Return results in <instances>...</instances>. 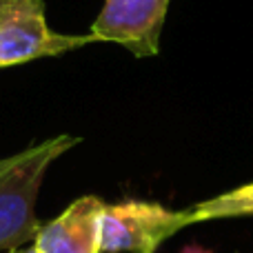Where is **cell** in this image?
<instances>
[{
  "mask_svg": "<svg viewBox=\"0 0 253 253\" xmlns=\"http://www.w3.org/2000/svg\"><path fill=\"white\" fill-rule=\"evenodd\" d=\"M80 138L60 133L0 158V253L34 245L42 224L36 202L49 167L76 147Z\"/></svg>",
  "mask_w": 253,
  "mask_h": 253,
  "instance_id": "1",
  "label": "cell"
},
{
  "mask_svg": "<svg viewBox=\"0 0 253 253\" xmlns=\"http://www.w3.org/2000/svg\"><path fill=\"white\" fill-rule=\"evenodd\" d=\"M44 16V0H0V69L98 42L91 34H58Z\"/></svg>",
  "mask_w": 253,
  "mask_h": 253,
  "instance_id": "2",
  "label": "cell"
},
{
  "mask_svg": "<svg viewBox=\"0 0 253 253\" xmlns=\"http://www.w3.org/2000/svg\"><path fill=\"white\" fill-rule=\"evenodd\" d=\"M189 227L187 209L158 202L123 200L105 205L100 215V253H156L165 240Z\"/></svg>",
  "mask_w": 253,
  "mask_h": 253,
  "instance_id": "3",
  "label": "cell"
},
{
  "mask_svg": "<svg viewBox=\"0 0 253 253\" xmlns=\"http://www.w3.org/2000/svg\"><path fill=\"white\" fill-rule=\"evenodd\" d=\"M171 0H105L89 34L123 44L135 58L160 51V36Z\"/></svg>",
  "mask_w": 253,
  "mask_h": 253,
  "instance_id": "4",
  "label": "cell"
},
{
  "mask_svg": "<svg viewBox=\"0 0 253 253\" xmlns=\"http://www.w3.org/2000/svg\"><path fill=\"white\" fill-rule=\"evenodd\" d=\"M107 202L98 196L74 200L58 218L40 227L38 253H100V215Z\"/></svg>",
  "mask_w": 253,
  "mask_h": 253,
  "instance_id": "5",
  "label": "cell"
},
{
  "mask_svg": "<svg viewBox=\"0 0 253 253\" xmlns=\"http://www.w3.org/2000/svg\"><path fill=\"white\" fill-rule=\"evenodd\" d=\"M242 215H253V182L236 187L227 193L209 198V200H202L193 205L191 209H187L189 224L224 218H242Z\"/></svg>",
  "mask_w": 253,
  "mask_h": 253,
  "instance_id": "6",
  "label": "cell"
},
{
  "mask_svg": "<svg viewBox=\"0 0 253 253\" xmlns=\"http://www.w3.org/2000/svg\"><path fill=\"white\" fill-rule=\"evenodd\" d=\"M182 253H213V251H209V249H205L202 245H196V242H193V245H187V247H184Z\"/></svg>",
  "mask_w": 253,
  "mask_h": 253,
  "instance_id": "7",
  "label": "cell"
},
{
  "mask_svg": "<svg viewBox=\"0 0 253 253\" xmlns=\"http://www.w3.org/2000/svg\"><path fill=\"white\" fill-rule=\"evenodd\" d=\"M7 253H38L34 245H27V247H20V249H13V251H7Z\"/></svg>",
  "mask_w": 253,
  "mask_h": 253,
  "instance_id": "8",
  "label": "cell"
}]
</instances>
